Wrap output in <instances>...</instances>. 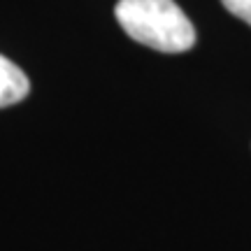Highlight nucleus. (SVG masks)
<instances>
[{"label": "nucleus", "mask_w": 251, "mask_h": 251, "mask_svg": "<svg viewBox=\"0 0 251 251\" xmlns=\"http://www.w3.org/2000/svg\"><path fill=\"white\" fill-rule=\"evenodd\" d=\"M30 81L17 63L0 56V109L17 105L28 96Z\"/></svg>", "instance_id": "2"}, {"label": "nucleus", "mask_w": 251, "mask_h": 251, "mask_svg": "<svg viewBox=\"0 0 251 251\" xmlns=\"http://www.w3.org/2000/svg\"><path fill=\"white\" fill-rule=\"evenodd\" d=\"M226 5V9L233 14V17L242 19L244 24L251 26V0H221Z\"/></svg>", "instance_id": "3"}, {"label": "nucleus", "mask_w": 251, "mask_h": 251, "mask_svg": "<svg viewBox=\"0 0 251 251\" xmlns=\"http://www.w3.org/2000/svg\"><path fill=\"white\" fill-rule=\"evenodd\" d=\"M114 14L126 35L149 49L181 54L196 45V28L175 0H119Z\"/></svg>", "instance_id": "1"}]
</instances>
